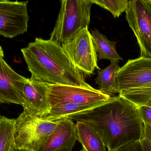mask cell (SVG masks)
I'll list each match as a JSON object with an SVG mask.
<instances>
[{
	"instance_id": "6da1fadb",
	"label": "cell",
	"mask_w": 151,
	"mask_h": 151,
	"mask_svg": "<svg viewBox=\"0 0 151 151\" xmlns=\"http://www.w3.org/2000/svg\"><path fill=\"white\" fill-rule=\"evenodd\" d=\"M89 124L100 136L108 151L144 137V126L136 108L120 96L84 113L68 117Z\"/></svg>"
},
{
	"instance_id": "7a4b0ae2",
	"label": "cell",
	"mask_w": 151,
	"mask_h": 151,
	"mask_svg": "<svg viewBox=\"0 0 151 151\" xmlns=\"http://www.w3.org/2000/svg\"><path fill=\"white\" fill-rule=\"evenodd\" d=\"M21 51L32 80L50 85L91 87L62 45L50 39L35 38L34 41L21 49Z\"/></svg>"
},
{
	"instance_id": "3957f363",
	"label": "cell",
	"mask_w": 151,
	"mask_h": 151,
	"mask_svg": "<svg viewBox=\"0 0 151 151\" xmlns=\"http://www.w3.org/2000/svg\"><path fill=\"white\" fill-rule=\"evenodd\" d=\"M91 0H63L50 40L62 45L88 27L90 23Z\"/></svg>"
},
{
	"instance_id": "277c9868",
	"label": "cell",
	"mask_w": 151,
	"mask_h": 151,
	"mask_svg": "<svg viewBox=\"0 0 151 151\" xmlns=\"http://www.w3.org/2000/svg\"><path fill=\"white\" fill-rule=\"evenodd\" d=\"M58 120H46L24 110L15 120V145L18 149L39 151L48 137L54 132Z\"/></svg>"
},
{
	"instance_id": "5b68a950",
	"label": "cell",
	"mask_w": 151,
	"mask_h": 151,
	"mask_svg": "<svg viewBox=\"0 0 151 151\" xmlns=\"http://www.w3.org/2000/svg\"><path fill=\"white\" fill-rule=\"evenodd\" d=\"M62 46L73 64L82 73L90 75L95 69H100L98 65L97 51L88 27L82 29Z\"/></svg>"
},
{
	"instance_id": "8992f818",
	"label": "cell",
	"mask_w": 151,
	"mask_h": 151,
	"mask_svg": "<svg viewBox=\"0 0 151 151\" xmlns=\"http://www.w3.org/2000/svg\"><path fill=\"white\" fill-rule=\"evenodd\" d=\"M126 19L137 39L140 56L151 58V3L148 0L129 1Z\"/></svg>"
},
{
	"instance_id": "52a82bcc",
	"label": "cell",
	"mask_w": 151,
	"mask_h": 151,
	"mask_svg": "<svg viewBox=\"0 0 151 151\" xmlns=\"http://www.w3.org/2000/svg\"><path fill=\"white\" fill-rule=\"evenodd\" d=\"M113 97L94 88L68 85H50L48 99L51 108L67 103L93 104L109 102Z\"/></svg>"
},
{
	"instance_id": "ba28073f",
	"label": "cell",
	"mask_w": 151,
	"mask_h": 151,
	"mask_svg": "<svg viewBox=\"0 0 151 151\" xmlns=\"http://www.w3.org/2000/svg\"><path fill=\"white\" fill-rule=\"evenodd\" d=\"M28 1H0V35L13 38L27 31Z\"/></svg>"
},
{
	"instance_id": "9c48e42d",
	"label": "cell",
	"mask_w": 151,
	"mask_h": 151,
	"mask_svg": "<svg viewBox=\"0 0 151 151\" xmlns=\"http://www.w3.org/2000/svg\"><path fill=\"white\" fill-rule=\"evenodd\" d=\"M116 82L119 94L151 83V58L140 56L128 60L117 72Z\"/></svg>"
},
{
	"instance_id": "30bf717a",
	"label": "cell",
	"mask_w": 151,
	"mask_h": 151,
	"mask_svg": "<svg viewBox=\"0 0 151 151\" xmlns=\"http://www.w3.org/2000/svg\"><path fill=\"white\" fill-rule=\"evenodd\" d=\"M28 79L15 72L0 58V105L14 104L24 105L23 90Z\"/></svg>"
},
{
	"instance_id": "8fae6325",
	"label": "cell",
	"mask_w": 151,
	"mask_h": 151,
	"mask_svg": "<svg viewBox=\"0 0 151 151\" xmlns=\"http://www.w3.org/2000/svg\"><path fill=\"white\" fill-rule=\"evenodd\" d=\"M50 85L28 79L24 90V110L41 118H45L51 108L48 99Z\"/></svg>"
},
{
	"instance_id": "7c38bea8",
	"label": "cell",
	"mask_w": 151,
	"mask_h": 151,
	"mask_svg": "<svg viewBox=\"0 0 151 151\" xmlns=\"http://www.w3.org/2000/svg\"><path fill=\"white\" fill-rule=\"evenodd\" d=\"M76 141L73 121L68 118L61 119L39 151H73Z\"/></svg>"
},
{
	"instance_id": "4fadbf2b",
	"label": "cell",
	"mask_w": 151,
	"mask_h": 151,
	"mask_svg": "<svg viewBox=\"0 0 151 151\" xmlns=\"http://www.w3.org/2000/svg\"><path fill=\"white\" fill-rule=\"evenodd\" d=\"M76 139L85 151H106L99 134L88 123L77 122L76 124Z\"/></svg>"
},
{
	"instance_id": "5bb4252c",
	"label": "cell",
	"mask_w": 151,
	"mask_h": 151,
	"mask_svg": "<svg viewBox=\"0 0 151 151\" xmlns=\"http://www.w3.org/2000/svg\"><path fill=\"white\" fill-rule=\"evenodd\" d=\"M119 61H111V64L104 69L98 71L97 77L95 79L99 90L108 95L118 94L116 82V74L119 69Z\"/></svg>"
},
{
	"instance_id": "9a60e30c",
	"label": "cell",
	"mask_w": 151,
	"mask_h": 151,
	"mask_svg": "<svg viewBox=\"0 0 151 151\" xmlns=\"http://www.w3.org/2000/svg\"><path fill=\"white\" fill-rule=\"evenodd\" d=\"M104 104H81L73 103L63 104L52 107L49 113L43 118L48 121H56L61 119L68 118L76 114L87 112Z\"/></svg>"
},
{
	"instance_id": "2e32d148",
	"label": "cell",
	"mask_w": 151,
	"mask_h": 151,
	"mask_svg": "<svg viewBox=\"0 0 151 151\" xmlns=\"http://www.w3.org/2000/svg\"><path fill=\"white\" fill-rule=\"evenodd\" d=\"M91 32L93 43L96 51L98 53L99 60L106 59L111 61L119 62L123 60V58L116 51V42L109 40L104 35L101 33L98 29L91 30Z\"/></svg>"
},
{
	"instance_id": "e0dca14e",
	"label": "cell",
	"mask_w": 151,
	"mask_h": 151,
	"mask_svg": "<svg viewBox=\"0 0 151 151\" xmlns=\"http://www.w3.org/2000/svg\"><path fill=\"white\" fill-rule=\"evenodd\" d=\"M119 96L127 100L136 108L144 105L151 100V82L139 87L122 91Z\"/></svg>"
},
{
	"instance_id": "ac0fdd59",
	"label": "cell",
	"mask_w": 151,
	"mask_h": 151,
	"mask_svg": "<svg viewBox=\"0 0 151 151\" xmlns=\"http://www.w3.org/2000/svg\"><path fill=\"white\" fill-rule=\"evenodd\" d=\"M15 120L0 115V151H10L15 145Z\"/></svg>"
},
{
	"instance_id": "d6986e66",
	"label": "cell",
	"mask_w": 151,
	"mask_h": 151,
	"mask_svg": "<svg viewBox=\"0 0 151 151\" xmlns=\"http://www.w3.org/2000/svg\"><path fill=\"white\" fill-rule=\"evenodd\" d=\"M93 4L110 11L114 18L119 17L127 11L129 1L128 0H91Z\"/></svg>"
},
{
	"instance_id": "ffe728a7",
	"label": "cell",
	"mask_w": 151,
	"mask_h": 151,
	"mask_svg": "<svg viewBox=\"0 0 151 151\" xmlns=\"http://www.w3.org/2000/svg\"><path fill=\"white\" fill-rule=\"evenodd\" d=\"M136 109L144 125L151 127V107L143 105Z\"/></svg>"
},
{
	"instance_id": "44dd1931",
	"label": "cell",
	"mask_w": 151,
	"mask_h": 151,
	"mask_svg": "<svg viewBox=\"0 0 151 151\" xmlns=\"http://www.w3.org/2000/svg\"><path fill=\"white\" fill-rule=\"evenodd\" d=\"M111 151H145L141 141L131 142L116 150Z\"/></svg>"
},
{
	"instance_id": "7402d4cb",
	"label": "cell",
	"mask_w": 151,
	"mask_h": 151,
	"mask_svg": "<svg viewBox=\"0 0 151 151\" xmlns=\"http://www.w3.org/2000/svg\"><path fill=\"white\" fill-rule=\"evenodd\" d=\"M144 126V137L147 139L151 143V127L146 125Z\"/></svg>"
},
{
	"instance_id": "603a6c76",
	"label": "cell",
	"mask_w": 151,
	"mask_h": 151,
	"mask_svg": "<svg viewBox=\"0 0 151 151\" xmlns=\"http://www.w3.org/2000/svg\"><path fill=\"white\" fill-rule=\"evenodd\" d=\"M141 142L145 151H151V143L147 139L143 137Z\"/></svg>"
},
{
	"instance_id": "cb8c5ba5",
	"label": "cell",
	"mask_w": 151,
	"mask_h": 151,
	"mask_svg": "<svg viewBox=\"0 0 151 151\" xmlns=\"http://www.w3.org/2000/svg\"><path fill=\"white\" fill-rule=\"evenodd\" d=\"M4 57V51L1 47L0 46V58Z\"/></svg>"
},
{
	"instance_id": "d4e9b609",
	"label": "cell",
	"mask_w": 151,
	"mask_h": 151,
	"mask_svg": "<svg viewBox=\"0 0 151 151\" xmlns=\"http://www.w3.org/2000/svg\"><path fill=\"white\" fill-rule=\"evenodd\" d=\"M10 151H18L17 148L16 147V145H14V146H13V147L12 148Z\"/></svg>"
},
{
	"instance_id": "484cf974",
	"label": "cell",
	"mask_w": 151,
	"mask_h": 151,
	"mask_svg": "<svg viewBox=\"0 0 151 151\" xmlns=\"http://www.w3.org/2000/svg\"><path fill=\"white\" fill-rule=\"evenodd\" d=\"M144 105L145 106H149V107H151V100L147 102Z\"/></svg>"
},
{
	"instance_id": "4316f807",
	"label": "cell",
	"mask_w": 151,
	"mask_h": 151,
	"mask_svg": "<svg viewBox=\"0 0 151 151\" xmlns=\"http://www.w3.org/2000/svg\"><path fill=\"white\" fill-rule=\"evenodd\" d=\"M18 151H32L31 150H27V149H18Z\"/></svg>"
},
{
	"instance_id": "83f0119b",
	"label": "cell",
	"mask_w": 151,
	"mask_h": 151,
	"mask_svg": "<svg viewBox=\"0 0 151 151\" xmlns=\"http://www.w3.org/2000/svg\"><path fill=\"white\" fill-rule=\"evenodd\" d=\"M148 1L149 2L151 3V0H148Z\"/></svg>"
},
{
	"instance_id": "f1b7e54d",
	"label": "cell",
	"mask_w": 151,
	"mask_h": 151,
	"mask_svg": "<svg viewBox=\"0 0 151 151\" xmlns=\"http://www.w3.org/2000/svg\"><path fill=\"white\" fill-rule=\"evenodd\" d=\"M80 151H85L83 149V150H81Z\"/></svg>"
}]
</instances>
